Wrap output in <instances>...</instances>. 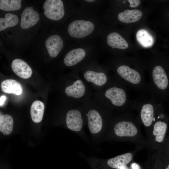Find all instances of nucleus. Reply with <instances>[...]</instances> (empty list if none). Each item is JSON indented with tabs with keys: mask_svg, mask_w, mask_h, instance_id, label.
Here are the masks:
<instances>
[{
	"mask_svg": "<svg viewBox=\"0 0 169 169\" xmlns=\"http://www.w3.org/2000/svg\"><path fill=\"white\" fill-rule=\"evenodd\" d=\"M127 87L113 76L111 82L105 87L94 92L93 96L110 110L130 111L134 109V101L130 100Z\"/></svg>",
	"mask_w": 169,
	"mask_h": 169,
	"instance_id": "obj_1",
	"label": "nucleus"
},
{
	"mask_svg": "<svg viewBox=\"0 0 169 169\" xmlns=\"http://www.w3.org/2000/svg\"><path fill=\"white\" fill-rule=\"evenodd\" d=\"M113 136L116 138L132 143L143 148H147L146 138L141 129V125L137 116L130 111L113 117L111 122Z\"/></svg>",
	"mask_w": 169,
	"mask_h": 169,
	"instance_id": "obj_2",
	"label": "nucleus"
},
{
	"mask_svg": "<svg viewBox=\"0 0 169 169\" xmlns=\"http://www.w3.org/2000/svg\"><path fill=\"white\" fill-rule=\"evenodd\" d=\"M168 119L161 104L158 103L156 119L146 135V148L149 154L158 151L164 142L168 128Z\"/></svg>",
	"mask_w": 169,
	"mask_h": 169,
	"instance_id": "obj_3",
	"label": "nucleus"
},
{
	"mask_svg": "<svg viewBox=\"0 0 169 169\" xmlns=\"http://www.w3.org/2000/svg\"><path fill=\"white\" fill-rule=\"evenodd\" d=\"M80 72L84 79L95 91L106 87L111 82L113 78V76H110L105 68L95 61L83 67Z\"/></svg>",
	"mask_w": 169,
	"mask_h": 169,
	"instance_id": "obj_4",
	"label": "nucleus"
},
{
	"mask_svg": "<svg viewBox=\"0 0 169 169\" xmlns=\"http://www.w3.org/2000/svg\"><path fill=\"white\" fill-rule=\"evenodd\" d=\"M158 105L156 98L151 95L150 98L134 101V109L138 112L137 117L141 125L144 128L146 135L156 119Z\"/></svg>",
	"mask_w": 169,
	"mask_h": 169,
	"instance_id": "obj_5",
	"label": "nucleus"
},
{
	"mask_svg": "<svg viewBox=\"0 0 169 169\" xmlns=\"http://www.w3.org/2000/svg\"><path fill=\"white\" fill-rule=\"evenodd\" d=\"M70 83L64 89L65 95L72 100L83 103L93 96L92 87L76 70L71 75Z\"/></svg>",
	"mask_w": 169,
	"mask_h": 169,
	"instance_id": "obj_6",
	"label": "nucleus"
},
{
	"mask_svg": "<svg viewBox=\"0 0 169 169\" xmlns=\"http://www.w3.org/2000/svg\"><path fill=\"white\" fill-rule=\"evenodd\" d=\"M83 105L90 131L93 134L99 133L103 126V113L108 109L100 104L93 96Z\"/></svg>",
	"mask_w": 169,
	"mask_h": 169,
	"instance_id": "obj_7",
	"label": "nucleus"
},
{
	"mask_svg": "<svg viewBox=\"0 0 169 169\" xmlns=\"http://www.w3.org/2000/svg\"><path fill=\"white\" fill-rule=\"evenodd\" d=\"M95 56L87 50L77 48L69 51L65 55L64 63L67 66L74 67L80 72L84 67L95 61Z\"/></svg>",
	"mask_w": 169,
	"mask_h": 169,
	"instance_id": "obj_8",
	"label": "nucleus"
},
{
	"mask_svg": "<svg viewBox=\"0 0 169 169\" xmlns=\"http://www.w3.org/2000/svg\"><path fill=\"white\" fill-rule=\"evenodd\" d=\"M95 23L87 19H77L72 21L68 27V32L72 37L77 39H83L94 33Z\"/></svg>",
	"mask_w": 169,
	"mask_h": 169,
	"instance_id": "obj_9",
	"label": "nucleus"
},
{
	"mask_svg": "<svg viewBox=\"0 0 169 169\" xmlns=\"http://www.w3.org/2000/svg\"><path fill=\"white\" fill-rule=\"evenodd\" d=\"M83 103L76 101L73 108L69 110L66 115L65 121L67 127L70 130L78 131L83 124L82 111Z\"/></svg>",
	"mask_w": 169,
	"mask_h": 169,
	"instance_id": "obj_10",
	"label": "nucleus"
},
{
	"mask_svg": "<svg viewBox=\"0 0 169 169\" xmlns=\"http://www.w3.org/2000/svg\"><path fill=\"white\" fill-rule=\"evenodd\" d=\"M43 7L44 14L50 19L58 21L64 15V4L61 0H47Z\"/></svg>",
	"mask_w": 169,
	"mask_h": 169,
	"instance_id": "obj_11",
	"label": "nucleus"
},
{
	"mask_svg": "<svg viewBox=\"0 0 169 169\" xmlns=\"http://www.w3.org/2000/svg\"><path fill=\"white\" fill-rule=\"evenodd\" d=\"M142 149V148L141 147L136 146L135 149L132 151L108 159L107 164L112 168H115L121 166L127 165L131 161L136 154Z\"/></svg>",
	"mask_w": 169,
	"mask_h": 169,
	"instance_id": "obj_12",
	"label": "nucleus"
},
{
	"mask_svg": "<svg viewBox=\"0 0 169 169\" xmlns=\"http://www.w3.org/2000/svg\"><path fill=\"white\" fill-rule=\"evenodd\" d=\"M39 20V14L33 7H27L22 13L20 25L23 29H27L35 25Z\"/></svg>",
	"mask_w": 169,
	"mask_h": 169,
	"instance_id": "obj_13",
	"label": "nucleus"
},
{
	"mask_svg": "<svg viewBox=\"0 0 169 169\" xmlns=\"http://www.w3.org/2000/svg\"><path fill=\"white\" fill-rule=\"evenodd\" d=\"M45 44L49 55L54 58L58 56L62 49L64 42L59 36L54 35L46 39Z\"/></svg>",
	"mask_w": 169,
	"mask_h": 169,
	"instance_id": "obj_14",
	"label": "nucleus"
},
{
	"mask_svg": "<svg viewBox=\"0 0 169 169\" xmlns=\"http://www.w3.org/2000/svg\"><path fill=\"white\" fill-rule=\"evenodd\" d=\"M11 67L13 72L22 79H27L32 75L31 68L26 62L21 59H17L13 60Z\"/></svg>",
	"mask_w": 169,
	"mask_h": 169,
	"instance_id": "obj_15",
	"label": "nucleus"
},
{
	"mask_svg": "<svg viewBox=\"0 0 169 169\" xmlns=\"http://www.w3.org/2000/svg\"><path fill=\"white\" fill-rule=\"evenodd\" d=\"M106 42L112 49H125L129 46L127 41L119 33L115 32L110 33L107 35Z\"/></svg>",
	"mask_w": 169,
	"mask_h": 169,
	"instance_id": "obj_16",
	"label": "nucleus"
},
{
	"mask_svg": "<svg viewBox=\"0 0 169 169\" xmlns=\"http://www.w3.org/2000/svg\"><path fill=\"white\" fill-rule=\"evenodd\" d=\"M1 88L3 92L7 94L20 95L23 92L21 84L13 79H7L3 81L1 83Z\"/></svg>",
	"mask_w": 169,
	"mask_h": 169,
	"instance_id": "obj_17",
	"label": "nucleus"
},
{
	"mask_svg": "<svg viewBox=\"0 0 169 169\" xmlns=\"http://www.w3.org/2000/svg\"><path fill=\"white\" fill-rule=\"evenodd\" d=\"M142 15V12L138 10L126 9L123 12L119 13L117 18L120 22L129 23L138 21Z\"/></svg>",
	"mask_w": 169,
	"mask_h": 169,
	"instance_id": "obj_18",
	"label": "nucleus"
},
{
	"mask_svg": "<svg viewBox=\"0 0 169 169\" xmlns=\"http://www.w3.org/2000/svg\"><path fill=\"white\" fill-rule=\"evenodd\" d=\"M44 109V104L42 101L36 100L32 103L30 108V115L33 122L38 123L42 121Z\"/></svg>",
	"mask_w": 169,
	"mask_h": 169,
	"instance_id": "obj_19",
	"label": "nucleus"
},
{
	"mask_svg": "<svg viewBox=\"0 0 169 169\" xmlns=\"http://www.w3.org/2000/svg\"><path fill=\"white\" fill-rule=\"evenodd\" d=\"M136 37L138 43L144 48H150L153 44V37L146 29H141L139 30L137 32Z\"/></svg>",
	"mask_w": 169,
	"mask_h": 169,
	"instance_id": "obj_20",
	"label": "nucleus"
},
{
	"mask_svg": "<svg viewBox=\"0 0 169 169\" xmlns=\"http://www.w3.org/2000/svg\"><path fill=\"white\" fill-rule=\"evenodd\" d=\"M13 120L12 117L8 114L0 116V131L3 134L8 135L12 131Z\"/></svg>",
	"mask_w": 169,
	"mask_h": 169,
	"instance_id": "obj_21",
	"label": "nucleus"
},
{
	"mask_svg": "<svg viewBox=\"0 0 169 169\" xmlns=\"http://www.w3.org/2000/svg\"><path fill=\"white\" fill-rule=\"evenodd\" d=\"M18 22L19 19L17 16L10 13H6L4 18H0V31L9 27H13Z\"/></svg>",
	"mask_w": 169,
	"mask_h": 169,
	"instance_id": "obj_22",
	"label": "nucleus"
},
{
	"mask_svg": "<svg viewBox=\"0 0 169 169\" xmlns=\"http://www.w3.org/2000/svg\"><path fill=\"white\" fill-rule=\"evenodd\" d=\"M21 0H0V9L5 11H14L21 7Z\"/></svg>",
	"mask_w": 169,
	"mask_h": 169,
	"instance_id": "obj_23",
	"label": "nucleus"
},
{
	"mask_svg": "<svg viewBox=\"0 0 169 169\" xmlns=\"http://www.w3.org/2000/svg\"><path fill=\"white\" fill-rule=\"evenodd\" d=\"M130 6L131 7L135 8L138 6L140 3L141 1L139 0H128Z\"/></svg>",
	"mask_w": 169,
	"mask_h": 169,
	"instance_id": "obj_24",
	"label": "nucleus"
},
{
	"mask_svg": "<svg viewBox=\"0 0 169 169\" xmlns=\"http://www.w3.org/2000/svg\"><path fill=\"white\" fill-rule=\"evenodd\" d=\"M131 169H141L140 166L137 163L133 162L131 164Z\"/></svg>",
	"mask_w": 169,
	"mask_h": 169,
	"instance_id": "obj_25",
	"label": "nucleus"
},
{
	"mask_svg": "<svg viewBox=\"0 0 169 169\" xmlns=\"http://www.w3.org/2000/svg\"><path fill=\"white\" fill-rule=\"evenodd\" d=\"M6 97L5 96L3 95L0 97V105L2 106L4 104L6 99Z\"/></svg>",
	"mask_w": 169,
	"mask_h": 169,
	"instance_id": "obj_26",
	"label": "nucleus"
},
{
	"mask_svg": "<svg viewBox=\"0 0 169 169\" xmlns=\"http://www.w3.org/2000/svg\"><path fill=\"white\" fill-rule=\"evenodd\" d=\"M126 165L121 166L118 167L119 168V169H128V168Z\"/></svg>",
	"mask_w": 169,
	"mask_h": 169,
	"instance_id": "obj_27",
	"label": "nucleus"
},
{
	"mask_svg": "<svg viewBox=\"0 0 169 169\" xmlns=\"http://www.w3.org/2000/svg\"><path fill=\"white\" fill-rule=\"evenodd\" d=\"M84 1L87 2L92 3V2H94L95 1L94 0H85Z\"/></svg>",
	"mask_w": 169,
	"mask_h": 169,
	"instance_id": "obj_28",
	"label": "nucleus"
},
{
	"mask_svg": "<svg viewBox=\"0 0 169 169\" xmlns=\"http://www.w3.org/2000/svg\"><path fill=\"white\" fill-rule=\"evenodd\" d=\"M165 169H169V163L167 165V166L166 167Z\"/></svg>",
	"mask_w": 169,
	"mask_h": 169,
	"instance_id": "obj_29",
	"label": "nucleus"
}]
</instances>
